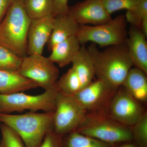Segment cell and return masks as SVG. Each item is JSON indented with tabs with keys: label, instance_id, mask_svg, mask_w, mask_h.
I'll return each instance as SVG.
<instances>
[{
	"label": "cell",
	"instance_id": "12",
	"mask_svg": "<svg viewBox=\"0 0 147 147\" xmlns=\"http://www.w3.org/2000/svg\"><path fill=\"white\" fill-rule=\"evenodd\" d=\"M53 15L31 19L28 36L27 55H42L45 44L48 42L53 30Z\"/></svg>",
	"mask_w": 147,
	"mask_h": 147
},
{
	"label": "cell",
	"instance_id": "16",
	"mask_svg": "<svg viewBox=\"0 0 147 147\" xmlns=\"http://www.w3.org/2000/svg\"><path fill=\"white\" fill-rule=\"evenodd\" d=\"M81 44L74 36L55 45L51 49L48 59L60 67L71 63L81 50Z\"/></svg>",
	"mask_w": 147,
	"mask_h": 147
},
{
	"label": "cell",
	"instance_id": "11",
	"mask_svg": "<svg viewBox=\"0 0 147 147\" xmlns=\"http://www.w3.org/2000/svg\"><path fill=\"white\" fill-rule=\"evenodd\" d=\"M68 14L79 26H97L113 18L101 0H84L69 7Z\"/></svg>",
	"mask_w": 147,
	"mask_h": 147
},
{
	"label": "cell",
	"instance_id": "2",
	"mask_svg": "<svg viewBox=\"0 0 147 147\" xmlns=\"http://www.w3.org/2000/svg\"><path fill=\"white\" fill-rule=\"evenodd\" d=\"M31 21L25 10L24 0H14L0 23V45L20 57L27 56Z\"/></svg>",
	"mask_w": 147,
	"mask_h": 147
},
{
	"label": "cell",
	"instance_id": "24",
	"mask_svg": "<svg viewBox=\"0 0 147 147\" xmlns=\"http://www.w3.org/2000/svg\"><path fill=\"white\" fill-rule=\"evenodd\" d=\"M22 59L0 45V70L18 71Z\"/></svg>",
	"mask_w": 147,
	"mask_h": 147
},
{
	"label": "cell",
	"instance_id": "9",
	"mask_svg": "<svg viewBox=\"0 0 147 147\" xmlns=\"http://www.w3.org/2000/svg\"><path fill=\"white\" fill-rule=\"evenodd\" d=\"M145 111L121 86L114 95L107 109L108 115L123 125L131 127Z\"/></svg>",
	"mask_w": 147,
	"mask_h": 147
},
{
	"label": "cell",
	"instance_id": "14",
	"mask_svg": "<svg viewBox=\"0 0 147 147\" xmlns=\"http://www.w3.org/2000/svg\"><path fill=\"white\" fill-rule=\"evenodd\" d=\"M80 26L69 14L54 17L52 33L47 45L50 50L55 45L76 36Z\"/></svg>",
	"mask_w": 147,
	"mask_h": 147
},
{
	"label": "cell",
	"instance_id": "19",
	"mask_svg": "<svg viewBox=\"0 0 147 147\" xmlns=\"http://www.w3.org/2000/svg\"><path fill=\"white\" fill-rule=\"evenodd\" d=\"M111 144L76 131L67 134L63 137V147H115Z\"/></svg>",
	"mask_w": 147,
	"mask_h": 147
},
{
	"label": "cell",
	"instance_id": "1",
	"mask_svg": "<svg viewBox=\"0 0 147 147\" xmlns=\"http://www.w3.org/2000/svg\"><path fill=\"white\" fill-rule=\"evenodd\" d=\"M87 49L97 79L119 88L133 66L125 43L110 46L103 50H99L96 45L91 43Z\"/></svg>",
	"mask_w": 147,
	"mask_h": 147
},
{
	"label": "cell",
	"instance_id": "6",
	"mask_svg": "<svg viewBox=\"0 0 147 147\" xmlns=\"http://www.w3.org/2000/svg\"><path fill=\"white\" fill-rule=\"evenodd\" d=\"M59 89L55 86L41 94L32 95L23 92L9 94H0V113L10 114L15 112L29 110L36 112H54Z\"/></svg>",
	"mask_w": 147,
	"mask_h": 147
},
{
	"label": "cell",
	"instance_id": "13",
	"mask_svg": "<svg viewBox=\"0 0 147 147\" xmlns=\"http://www.w3.org/2000/svg\"><path fill=\"white\" fill-rule=\"evenodd\" d=\"M147 36L140 29L131 26L127 32L126 44L133 66L147 74Z\"/></svg>",
	"mask_w": 147,
	"mask_h": 147
},
{
	"label": "cell",
	"instance_id": "23",
	"mask_svg": "<svg viewBox=\"0 0 147 147\" xmlns=\"http://www.w3.org/2000/svg\"><path fill=\"white\" fill-rule=\"evenodd\" d=\"M132 142L137 147H147V112L131 127Z\"/></svg>",
	"mask_w": 147,
	"mask_h": 147
},
{
	"label": "cell",
	"instance_id": "18",
	"mask_svg": "<svg viewBox=\"0 0 147 147\" xmlns=\"http://www.w3.org/2000/svg\"><path fill=\"white\" fill-rule=\"evenodd\" d=\"M71 63V67L74 69L79 77L82 88L93 81L95 76L94 65L86 47L82 46Z\"/></svg>",
	"mask_w": 147,
	"mask_h": 147
},
{
	"label": "cell",
	"instance_id": "5",
	"mask_svg": "<svg viewBox=\"0 0 147 147\" xmlns=\"http://www.w3.org/2000/svg\"><path fill=\"white\" fill-rule=\"evenodd\" d=\"M127 24L121 14L105 24L80 26L76 36L81 45L89 42L101 47L121 45L126 42Z\"/></svg>",
	"mask_w": 147,
	"mask_h": 147
},
{
	"label": "cell",
	"instance_id": "20",
	"mask_svg": "<svg viewBox=\"0 0 147 147\" xmlns=\"http://www.w3.org/2000/svg\"><path fill=\"white\" fill-rule=\"evenodd\" d=\"M124 16L127 23L140 29L147 36V0H140L134 8L126 11Z\"/></svg>",
	"mask_w": 147,
	"mask_h": 147
},
{
	"label": "cell",
	"instance_id": "30",
	"mask_svg": "<svg viewBox=\"0 0 147 147\" xmlns=\"http://www.w3.org/2000/svg\"><path fill=\"white\" fill-rule=\"evenodd\" d=\"M115 147H137V146H135L133 142H128L122 143V144L117 145Z\"/></svg>",
	"mask_w": 147,
	"mask_h": 147
},
{
	"label": "cell",
	"instance_id": "15",
	"mask_svg": "<svg viewBox=\"0 0 147 147\" xmlns=\"http://www.w3.org/2000/svg\"><path fill=\"white\" fill-rule=\"evenodd\" d=\"M38 87V84L22 76L18 71L0 70V94H12Z\"/></svg>",
	"mask_w": 147,
	"mask_h": 147
},
{
	"label": "cell",
	"instance_id": "22",
	"mask_svg": "<svg viewBox=\"0 0 147 147\" xmlns=\"http://www.w3.org/2000/svg\"><path fill=\"white\" fill-rule=\"evenodd\" d=\"M59 92L68 95L75 96L82 88L76 71L71 67L57 81Z\"/></svg>",
	"mask_w": 147,
	"mask_h": 147
},
{
	"label": "cell",
	"instance_id": "10",
	"mask_svg": "<svg viewBox=\"0 0 147 147\" xmlns=\"http://www.w3.org/2000/svg\"><path fill=\"white\" fill-rule=\"evenodd\" d=\"M118 89L97 78L82 88L75 96L87 112H107L110 101Z\"/></svg>",
	"mask_w": 147,
	"mask_h": 147
},
{
	"label": "cell",
	"instance_id": "7",
	"mask_svg": "<svg viewBox=\"0 0 147 147\" xmlns=\"http://www.w3.org/2000/svg\"><path fill=\"white\" fill-rule=\"evenodd\" d=\"M55 105L53 129L56 134L63 137L76 131L87 112L75 96L59 92Z\"/></svg>",
	"mask_w": 147,
	"mask_h": 147
},
{
	"label": "cell",
	"instance_id": "26",
	"mask_svg": "<svg viewBox=\"0 0 147 147\" xmlns=\"http://www.w3.org/2000/svg\"><path fill=\"white\" fill-rule=\"evenodd\" d=\"M140 0H101L109 14L121 10H129L134 8Z\"/></svg>",
	"mask_w": 147,
	"mask_h": 147
},
{
	"label": "cell",
	"instance_id": "4",
	"mask_svg": "<svg viewBox=\"0 0 147 147\" xmlns=\"http://www.w3.org/2000/svg\"><path fill=\"white\" fill-rule=\"evenodd\" d=\"M75 131L111 144L132 142L131 127L115 121L105 111L87 112Z\"/></svg>",
	"mask_w": 147,
	"mask_h": 147
},
{
	"label": "cell",
	"instance_id": "27",
	"mask_svg": "<svg viewBox=\"0 0 147 147\" xmlns=\"http://www.w3.org/2000/svg\"><path fill=\"white\" fill-rule=\"evenodd\" d=\"M63 137L56 134L52 129L47 132L39 147H63Z\"/></svg>",
	"mask_w": 147,
	"mask_h": 147
},
{
	"label": "cell",
	"instance_id": "8",
	"mask_svg": "<svg viewBox=\"0 0 147 147\" xmlns=\"http://www.w3.org/2000/svg\"><path fill=\"white\" fill-rule=\"evenodd\" d=\"M18 71L45 90L55 86L59 76V70L55 63L38 54L27 55L23 58Z\"/></svg>",
	"mask_w": 147,
	"mask_h": 147
},
{
	"label": "cell",
	"instance_id": "29",
	"mask_svg": "<svg viewBox=\"0 0 147 147\" xmlns=\"http://www.w3.org/2000/svg\"><path fill=\"white\" fill-rule=\"evenodd\" d=\"M14 1V0H0V23Z\"/></svg>",
	"mask_w": 147,
	"mask_h": 147
},
{
	"label": "cell",
	"instance_id": "28",
	"mask_svg": "<svg viewBox=\"0 0 147 147\" xmlns=\"http://www.w3.org/2000/svg\"><path fill=\"white\" fill-rule=\"evenodd\" d=\"M54 17L58 15L68 14L69 7L68 0H53Z\"/></svg>",
	"mask_w": 147,
	"mask_h": 147
},
{
	"label": "cell",
	"instance_id": "25",
	"mask_svg": "<svg viewBox=\"0 0 147 147\" xmlns=\"http://www.w3.org/2000/svg\"><path fill=\"white\" fill-rule=\"evenodd\" d=\"M0 129L2 135L0 147H26L21 137L9 127L1 123Z\"/></svg>",
	"mask_w": 147,
	"mask_h": 147
},
{
	"label": "cell",
	"instance_id": "3",
	"mask_svg": "<svg viewBox=\"0 0 147 147\" xmlns=\"http://www.w3.org/2000/svg\"><path fill=\"white\" fill-rule=\"evenodd\" d=\"M54 114V112L16 115L0 113V122L15 131L26 147H39L47 132L53 129Z\"/></svg>",
	"mask_w": 147,
	"mask_h": 147
},
{
	"label": "cell",
	"instance_id": "17",
	"mask_svg": "<svg viewBox=\"0 0 147 147\" xmlns=\"http://www.w3.org/2000/svg\"><path fill=\"white\" fill-rule=\"evenodd\" d=\"M147 74L136 67H132L121 86L141 103L147 101Z\"/></svg>",
	"mask_w": 147,
	"mask_h": 147
},
{
	"label": "cell",
	"instance_id": "21",
	"mask_svg": "<svg viewBox=\"0 0 147 147\" xmlns=\"http://www.w3.org/2000/svg\"><path fill=\"white\" fill-rule=\"evenodd\" d=\"M24 7L31 19L53 15V0H24Z\"/></svg>",
	"mask_w": 147,
	"mask_h": 147
}]
</instances>
